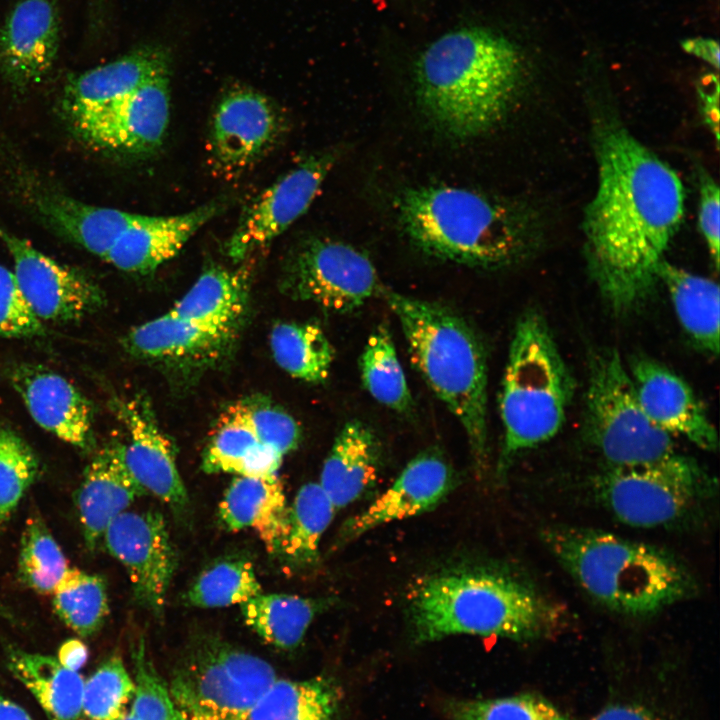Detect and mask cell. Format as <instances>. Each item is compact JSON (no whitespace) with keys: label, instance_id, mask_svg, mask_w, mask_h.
Here are the masks:
<instances>
[{"label":"cell","instance_id":"obj_34","mask_svg":"<svg viewBox=\"0 0 720 720\" xmlns=\"http://www.w3.org/2000/svg\"><path fill=\"white\" fill-rule=\"evenodd\" d=\"M336 508L319 483H307L288 507L284 535L277 555L288 565L305 568L319 559V543Z\"/></svg>","mask_w":720,"mask_h":720},{"label":"cell","instance_id":"obj_2","mask_svg":"<svg viewBox=\"0 0 720 720\" xmlns=\"http://www.w3.org/2000/svg\"><path fill=\"white\" fill-rule=\"evenodd\" d=\"M522 76V57L513 42L490 28L465 26L441 35L421 53L416 94L437 128L469 139L504 118Z\"/></svg>","mask_w":720,"mask_h":720},{"label":"cell","instance_id":"obj_8","mask_svg":"<svg viewBox=\"0 0 720 720\" xmlns=\"http://www.w3.org/2000/svg\"><path fill=\"white\" fill-rule=\"evenodd\" d=\"M276 678L266 660L205 635L190 641L168 688L182 720H249Z\"/></svg>","mask_w":720,"mask_h":720},{"label":"cell","instance_id":"obj_10","mask_svg":"<svg viewBox=\"0 0 720 720\" xmlns=\"http://www.w3.org/2000/svg\"><path fill=\"white\" fill-rule=\"evenodd\" d=\"M716 488V480L696 461L677 453L645 465L608 467L596 480L608 510L623 523L644 528L681 520Z\"/></svg>","mask_w":720,"mask_h":720},{"label":"cell","instance_id":"obj_28","mask_svg":"<svg viewBox=\"0 0 720 720\" xmlns=\"http://www.w3.org/2000/svg\"><path fill=\"white\" fill-rule=\"evenodd\" d=\"M288 506L277 475L237 476L218 507V518L229 531L253 528L268 552L276 554L284 535Z\"/></svg>","mask_w":720,"mask_h":720},{"label":"cell","instance_id":"obj_17","mask_svg":"<svg viewBox=\"0 0 720 720\" xmlns=\"http://www.w3.org/2000/svg\"><path fill=\"white\" fill-rule=\"evenodd\" d=\"M61 20L54 0H19L0 26V75L16 92L39 84L60 46Z\"/></svg>","mask_w":720,"mask_h":720},{"label":"cell","instance_id":"obj_46","mask_svg":"<svg viewBox=\"0 0 720 720\" xmlns=\"http://www.w3.org/2000/svg\"><path fill=\"white\" fill-rule=\"evenodd\" d=\"M45 332L29 307L14 273L0 264V337L33 338Z\"/></svg>","mask_w":720,"mask_h":720},{"label":"cell","instance_id":"obj_5","mask_svg":"<svg viewBox=\"0 0 720 720\" xmlns=\"http://www.w3.org/2000/svg\"><path fill=\"white\" fill-rule=\"evenodd\" d=\"M412 362L428 386L463 426L475 465L488 456L487 365L475 331L451 309L383 288Z\"/></svg>","mask_w":720,"mask_h":720},{"label":"cell","instance_id":"obj_14","mask_svg":"<svg viewBox=\"0 0 720 720\" xmlns=\"http://www.w3.org/2000/svg\"><path fill=\"white\" fill-rule=\"evenodd\" d=\"M102 540L127 570L136 603L161 616L178 564L163 515L126 510L109 524Z\"/></svg>","mask_w":720,"mask_h":720},{"label":"cell","instance_id":"obj_22","mask_svg":"<svg viewBox=\"0 0 720 720\" xmlns=\"http://www.w3.org/2000/svg\"><path fill=\"white\" fill-rule=\"evenodd\" d=\"M168 48L148 44L71 76L63 90L66 118L99 111L127 97L149 80L170 73Z\"/></svg>","mask_w":720,"mask_h":720},{"label":"cell","instance_id":"obj_3","mask_svg":"<svg viewBox=\"0 0 720 720\" xmlns=\"http://www.w3.org/2000/svg\"><path fill=\"white\" fill-rule=\"evenodd\" d=\"M416 644L468 634L534 640L563 626L566 613L527 582L487 568L444 571L424 578L409 594Z\"/></svg>","mask_w":720,"mask_h":720},{"label":"cell","instance_id":"obj_44","mask_svg":"<svg viewBox=\"0 0 720 720\" xmlns=\"http://www.w3.org/2000/svg\"><path fill=\"white\" fill-rule=\"evenodd\" d=\"M135 694L129 712L136 720H182L168 685L157 672L140 637L132 647Z\"/></svg>","mask_w":720,"mask_h":720},{"label":"cell","instance_id":"obj_47","mask_svg":"<svg viewBox=\"0 0 720 720\" xmlns=\"http://www.w3.org/2000/svg\"><path fill=\"white\" fill-rule=\"evenodd\" d=\"M719 187L703 169L699 173L698 223L712 262L719 268Z\"/></svg>","mask_w":720,"mask_h":720},{"label":"cell","instance_id":"obj_38","mask_svg":"<svg viewBox=\"0 0 720 720\" xmlns=\"http://www.w3.org/2000/svg\"><path fill=\"white\" fill-rule=\"evenodd\" d=\"M261 593L251 561L232 557L205 568L186 590L182 601L191 607L220 608L241 605Z\"/></svg>","mask_w":720,"mask_h":720},{"label":"cell","instance_id":"obj_29","mask_svg":"<svg viewBox=\"0 0 720 720\" xmlns=\"http://www.w3.org/2000/svg\"><path fill=\"white\" fill-rule=\"evenodd\" d=\"M11 674L33 695L48 720H79L84 679L56 657L15 646L6 648Z\"/></svg>","mask_w":720,"mask_h":720},{"label":"cell","instance_id":"obj_36","mask_svg":"<svg viewBox=\"0 0 720 720\" xmlns=\"http://www.w3.org/2000/svg\"><path fill=\"white\" fill-rule=\"evenodd\" d=\"M51 595L57 617L82 638L98 632L109 614L107 583L97 574L69 568Z\"/></svg>","mask_w":720,"mask_h":720},{"label":"cell","instance_id":"obj_49","mask_svg":"<svg viewBox=\"0 0 720 720\" xmlns=\"http://www.w3.org/2000/svg\"><path fill=\"white\" fill-rule=\"evenodd\" d=\"M592 720H665L658 714L637 705L631 704H618L612 705L599 714H597Z\"/></svg>","mask_w":720,"mask_h":720},{"label":"cell","instance_id":"obj_21","mask_svg":"<svg viewBox=\"0 0 720 720\" xmlns=\"http://www.w3.org/2000/svg\"><path fill=\"white\" fill-rule=\"evenodd\" d=\"M628 371L637 398L655 425L703 450L717 449L715 427L702 403L680 376L647 357L635 358Z\"/></svg>","mask_w":720,"mask_h":720},{"label":"cell","instance_id":"obj_23","mask_svg":"<svg viewBox=\"0 0 720 720\" xmlns=\"http://www.w3.org/2000/svg\"><path fill=\"white\" fill-rule=\"evenodd\" d=\"M144 494L126 466L124 443L113 440L99 449L75 494L86 548L93 551L109 524Z\"/></svg>","mask_w":720,"mask_h":720},{"label":"cell","instance_id":"obj_13","mask_svg":"<svg viewBox=\"0 0 720 720\" xmlns=\"http://www.w3.org/2000/svg\"><path fill=\"white\" fill-rule=\"evenodd\" d=\"M0 239L13 259L19 287L40 321H78L104 306V292L85 273L57 262L1 227Z\"/></svg>","mask_w":720,"mask_h":720},{"label":"cell","instance_id":"obj_7","mask_svg":"<svg viewBox=\"0 0 720 720\" xmlns=\"http://www.w3.org/2000/svg\"><path fill=\"white\" fill-rule=\"evenodd\" d=\"M574 387L547 321L535 309L524 312L514 329L499 397L504 428L499 474L518 453L559 432Z\"/></svg>","mask_w":720,"mask_h":720},{"label":"cell","instance_id":"obj_26","mask_svg":"<svg viewBox=\"0 0 720 720\" xmlns=\"http://www.w3.org/2000/svg\"><path fill=\"white\" fill-rule=\"evenodd\" d=\"M380 463L381 445L372 428L360 420H351L333 442L319 485L336 510L344 508L375 484Z\"/></svg>","mask_w":720,"mask_h":720},{"label":"cell","instance_id":"obj_32","mask_svg":"<svg viewBox=\"0 0 720 720\" xmlns=\"http://www.w3.org/2000/svg\"><path fill=\"white\" fill-rule=\"evenodd\" d=\"M343 699L329 676L276 678L254 705L249 720H336Z\"/></svg>","mask_w":720,"mask_h":720},{"label":"cell","instance_id":"obj_54","mask_svg":"<svg viewBox=\"0 0 720 720\" xmlns=\"http://www.w3.org/2000/svg\"><path fill=\"white\" fill-rule=\"evenodd\" d=\"M123 720H136V718L130 712H128V714Z\"/></svg>","mask_w":720,"mask_h":720},{"label":"cell","instance_id":"obj_52","mask_svg":"<svg viewBox=\"0 0 720 720\" xmlns=\"http://www.w3.org/2000/svg\"><path fill=\"white\" fill-rule=\"evenodd\" d=\"M0 720H33L29 713L0 691Z\"/></svg>","mask_w":720,"mask_h":720},{"label":"cell","instance_id":"obj_42","mask_svg":"<svg viewBox=\"0 0 720 720\" xmlns=\"http://www.w3.org/2000/svg\"><path fill=\"white\" fill-rule=\"evenodd\" d=\"M134 694V679L123 659L112 656L84 681L82 715L88 720H123Z\"/></svg>","mask_w":720,"mask_h":720},{"label":"cell","instance_id":"obj_1","mask_svg":"<svg viewBox=\"0 0 720 720\" xmlns=\"http://www.w3.org/2000/svg\"><path fill=\"white\" fill-rule=\"evenodd\" d=\"M598 182L584 213L588 271L617 315L642 304L684 216L683 183L614 116L593 126Z\"/></svg>","mask_w":720,"mask_h":720},{"label":"cell","instance_id":"obj_48","mask_svg":"<svg viewBox=\"0 0 720 720\" xmlns=\"http://www.w3.org/2000/svg\"><path fill=\"white\" fill-rule=\"evenodd\" d=\"M700 110L703 119L711 130L716 144L719 142V81L714 74L706 75L698 87Z\"/></svg>","mask_w":720,"mask_h":720},{"label":"cell","instance_id":"obj_53","mask_svg":"<svg viewBox=\"0 0 720 720\" xmlns=\"http://www.w3.org/2000/svg\"><path fill=\"white\" fill-rule=\"evenodd\" d=\"M107 0H90V9L94 23L100 21L103 15Z\"/></svg>","mask_w":720,"mask_h":720},{"label":"cell","instance_id":"obj_11","mask_svg":"<svg viewBox=\"0 0 720 720\" xmlns=\"http://www.w3.org/2000/svg\"><path fill=\"white\" fill-rule=\"evenodd\" d=\"M284 284L295 299L339 313L359 309L384 288L367 255L328 238L307 240L296 250L288 262Z\"/></svg>","mask_w":720,"mask_h":720},{"label":"cell","instance_id":"obj_50","mask_svg":"<svg viewBox=\"0 0 720 720\" xmlns=\"http://www.w3.org/2000/svg\"><path fill=\"white\" fill-rule=\"evenodd\" d=\"M88 648L77 638L64 641L58 649L57 660L66 668L79 672L88 659Z\"/></svg>","mask_w":720,"mask_h":720},{"label":"cell","instance_id":"obj_55","mask_svg":"<svg viewBox=\"0 0 720 720\" xmlns=\"http://www.w3.org/2000/svg\"><path fill=\"white\" fill-rule=\"evenodd\" d=\"M0 610H1V611H3V609H2V608H0Z\"/></svg>","mask_w":720,"mask_h":720},{"label":"cell","instance_id":"obj_16","mask_svg":"<svg viewBox=\"0 0 720 720\" xmlns=\"http://www.w3.org/2000/svg\"><path fill=\"white\" fill-rule=\"evenodd\" d=\"M285 129V117L271 99L248 88L228 91L211 120L209 151L215 167L228 176L241 173L270 152Z\"/></svg>","mask_w":720,"mask_h":720},{"label":"cell","instance_id":"obj_30","mask_svg":"<svg viewBox=\"0 0 720 720\" xmlns=\"http://www.w3.org/2000/svg\"><path fill=\"white\" fill-rule=\"evenodd\" d=\"M677 318L697 347L710 354L719 352L720 293L718 284L692 274L667 260L658 268Z\"/></svg>","mask_w":720,"mask_h":720},{"label":"cell","instance_id":"obj_15","mask_svg":"<svg viewBox=\"0 0 720 720\" xmlns=\"http://www.w3.org/2000/svg\"><path fill=\"white\" fill-rule=\"evenodd\" d=\"M169 73L159 75L122 100L99 111L67 118L88 146L124 156L156 150L170 114Z\"/></svg>","mask_w":720,"mask_h":720},{"label":"cell","instance_id":"obj_25","mask_svg":"<svg viewBox=\"0 0 720 720\" xmlns=\"http://www.w3.org/2000/svg\"><path fill=\"white\" fill-rule=\"evenodd\" d=\"M234 331L219 329L169 313L132 328L123 338L134 357L169 363L215 359L232 342Z\"/></svg>","mask_w":720,"mask_h":720},{"label":"cell","instance_id":"obj_33","mask_svg":"<svg viewBox=\"0 0 720 720\" xmlns=\"http://www.w3.org/2000/svg\"><path fill=\"white\" fill-rule=\"evenodd\" d=\"M334 599L259 594L240 605L243 619L265 642L290 650L300 645L314 618Z\"/></svg>","mask_w":720,"mask_h":720},{"label":"cell","instance_id":"obj_9","mask_svg":"<svg viewBox=\"0 0 720 720\" xmlns=\"http://www.w3.org/2000/svg\"><path fill=\"white\" fill-rule=\"evenodd\" d=\"M585 427L608 467L645 465L676 453L672 435L643 410L616 349L600 350L590 358Z\"/></svg>","mask_w":720,"mask_h":720},{"label":"cell","instance_id":"obj_43","mask_svg":"<svg viewBox=\"0 0 720 720\" xmlns=\"http://www.w3.org/2000/svg\"><path fill=\"white\" fill-rule=\"evenodd\" d=\"M39 473L40 462L31 446L11 427L0 423V530Z\"/></svg>","mask_w":720,"mask_h":720},{"label":"cell","instance_id":"obj_45","mask_svg":"<svg viewBox=\"0 0 720 720\" xmlns=\"http://www.w3.org/2000/svg\"><path fill=\"white\" fill-rule=\"evenodd\" d=\"M258 440L282 456L293 451L300 441V428L286 411L260 397L242 400Z\"/></svg>","mask_w":720,"mask_h":720},{"label":"cell","instance_id":"obj_31","mask_svg":"<svg viewBox=\"0 0 720 720\" xmlns=\"http://www.w3.org/2000/svg\"><path fill=\"white\" fill-rule=\"evenodd\" d=\"M246 296L247 278L243 272L212 266L199 276L168 313L234 331L244 312Z\"/></svg>","mask_w":720,"mask_h":720},{"label":"cell","instance_id":"obj_39","mask_svg":"<svg viewBox=\"0 0 720 720\" xmlns=\"http://www.w3.org/2000/svg\"><path fill=\"white\" fill-rule=\"evenodd\" d=\"M61 547L39 515L25 523L20 540L17 572L20 581L41 595L52 594L69 570Z\"/></svg>","mask_w":720,"mask_h":720},{"label":"cell","instance_id":"obj_37","mask_svg":"<svg viewBox=\"0 0 720 720\" xmlns=\"http://www.w3.org/2000/svg\"><path fill=\"white\" fill-rule=\"evenodd\" d=\"M362 383L380 404L398 412L412 409L413 399L388 328L381 324L369 336L359 360Z\"/></svg>","mask_w":720,"mask_h":720},{"label":"cell","instance_id":"obj_18","mask_svg":"<svg viewBox=\"0 0 720 720\" xmlns=\"http://www.w3.org/2000/svg\"><path fill=\"white\" fill-rule=\"evenodd\" d=\"M112 408L128 432L124 459L134 479L174 513L186 514L190 501L177 468L174 447L161 431L150 407L134 397L114 399Z\"/></svg>","mask_w":720,"mask_h":720},{"label":"cell","instance_id":"obj_41","mask_svg":"<svg viewBox=\"0 0 720 720\" xmlns=\"http://www.w3.org/2000/svg\"><path fill=\"white\" fill-rule=\"evenodd\" d=\"M442 711L450 720H573L547 699L532 693L508 697L448 698Z\"/></svg>","mask_w":720,"mask_h":720},{"label":"cell","instance_id":"obj_27","mask_svg":"<svg viewBox=\"0 0 720 720\" xmlns=\"http://www.w3.org/2000/svg\"><path fill=\"white\" fill-rule=\"evenodd\" d=\"M32 200L38 213L56 232L102 258L122 233L144 216L93 206L47 189L34 192Z\"/></svg>","mask_w":720,"mask_h":720},{"label":"cell","instance_id":"obj_4","mask_svg":"<svg viewBox=\"0 0 720 720\" xmlns=\"http://www.w3.org/2000/svg\"><path fill=\"white\" fill-rule=\"evenodd\" d=\"M409 240L433 257L479 268L512 264L529 250L528 217L479 191L449 186L409 188L397 199Z\"/></svg>","mask_w":720,"mask_h":720},{"label":"cell","instance_id":"obj_24","mask_svg":"<svg viewBox=\"0 0 720 720\" xmlns=\"http://www.w3.org/2000/svg\"><path fill=\"white\" fill-rule=\"evenodd\" d=\"M225 207L214 200L173 216H147L129 227L104 258L119 270L147 274L173 258L203 225Z\"/></svg>","mask_w":720,"mask_h":720},{"label":"cell","instance_id":"obj_51","mask_svg":"<svg viewBox=\"0 0 720 720\" xmlns=\"http://www.w3.org/2000/svg\"><path fill=\"white\" fill-rule=\"evenodd\" d=\"M682 49L719 69V44L715 39L706 37L688 38L681 42Z\"/></svg>","mask_w":720,"mask_h":720},{"label":"cell","instance_id":"obj_35","mask_svg":"<svg viewBox=\"0 0 720 720\" xmlns=\"http://www.w3.org/2000/svg\"><path fill=\"white\" fill-rule=\"evenodd\" d=\"M270 347L278 366L294 378L321 383L330 373L334 349L320 326L284 322L275 325Z\"/></svg>","mask_w":720,"mask_h":720},{"label":"cell","instance_id":"obj_40","mask_svg":"<svg viewBox=\"0 0 720 720\" xmlns=\"http://www.w3.org/2000/svg\"><path fill=\"white\" fill-rule=\"evenodd\" d=\"M260 443L243 401L233 403L216 422L212 438L203 453L202 469L206 473L239 475L245 460Z\"/></svg>","mask_w":720,"mask_h":720},{"label":"cell","instance_id":"obj_20","mask_svg":"<svg viewBox=\"0 0 720 720\" xmlns=\"http://www.w3.org/2000/svg\"><path fill=\"white\" fill-rule=\"evenodd\" d=\"M454 485V473L438 452L429 450L419 454L405 466L390 488L343 524L339 543L350 542L380 525L432 510Z\"/></svg>","mask_w":720,"mask_h":720},{"label":"cell","instance_id":"obj_12","mask_svg":"<svg viewBox=\"0 0 720 720\" xmlns=\"http://www.w3.org/2000/svg\"><path fill=\"white\" fill-rule=\"evenodd\" d=\"M338 157L336 149L309 156L262 191L243 212L229 238V257L245 259L299 219L319 194Z\"/></svg>","mask_w":720,"mask_h":720},{"label":"cell","instance_id":"obj_6","mask_svg":"<svg viewBox=\"0 0 720 720\" xmlns=\"http://www.w3.org/2000/svg\"><path fill=\"white\" fill-rule=\"evenodd\" d=\"M543 536L580 587L616 612L654 614L695 591L687 569L656 547L584 528H551Z\"/></svg>","mask_w":720,"mask_h":720},{"label":"cell","instance_id":"obj_19","mask_svg":"<svg viewBox=\"0 0 720 720\" xmlns=\"http://www.w3.org/2000/svg\"><path fill=\"white\" fill-rule=\"evenodd\" d=\"M9 379L41 428L82 451L93 449L94 407L75 385L48 368L29 363L12 368Z\"/></svg>","mask_w":720,"mask_h":720}]
</instances>
